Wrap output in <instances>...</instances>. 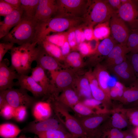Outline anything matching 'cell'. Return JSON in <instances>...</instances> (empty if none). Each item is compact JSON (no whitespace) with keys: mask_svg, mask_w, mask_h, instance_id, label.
<instances>
[{"mask_svg":"<svg viewBox=\"0 0 138 138\" xmlns=\"http://www.w3.org/2000/svg\"><path fill=\"white\" fill-rule=\"evenodd\" d=\"M40 22L34 18L23 17L20 22L2 39L19 45L34 43L38 40Z\"/></svg>","mask_w":138,"mask_h":138,"instance_id":"cell-1","label":"cell"},{"mask_svg":"<svg viewBox=\"0 0 138 138\" xmlns=\"http://www.w3.org/2000/svg\"><path fill=\"white\" fill-rule=\"evenodd\" d=\"M117 12L109 5L107 0H88L83 17L84 25L93 28L99 24L109 22Z\"/></svg>","mask_w":138,"mask_h":138,"instance_id":"cell-2","label":"cell"},{"mask_svg":"<svg viewBox=\"0 0 138 138\" xmlns=\"http://www.w3.org/2000/svg\"><path fill=\"white\" fill-rule=\"evenodd\" d=\"M83 24V18L82 17L55 16L41 23L38 42L44 39L51 32H62Z\"/></svg>","mask_w":138,"mask_h":138,"instance_id":"cell-3","label":"cell"},{"mask_svg":"<svg viewBox=\"0 0 138 138\" xmlns=\"http://www.w3.org/2000/svg\"><path fill=\"white\" fill-rule=\"evenodd\" d=\"M48 101L55 113L60 114L64 118V121L61 122L69 133L75 137L87 138L79 121L70 113L68 108L57 100L54 96L49 97Z\"/></svg>","mask_w":138,"mask_h":138,"instance_id":"cell-4","label":"cell"},{"mask_svg":"<svg viewBox=\"0 0 138 138\" xmlns=\"http://www.w3.org/2000/svg\"><path fill=\"white\" fill-rule=\"evenodd\" d=\"M56 16L83 18L88 0H57Z\"/></svg>","mask_w":138,"mask_h":138,"instance_id":"cell-5","label":"cell"},{"mask_svg":"<svg viewBox=\"0 0 138 138\" xmlns=\"http://www.w3.org/2000/svg\"><path fill=\"white\" fill-rule=\"evenodd\" d=\"M3 91L8 103L15 108L22 106L29 108L37 101V99L29 95L27 90L20 87Z\"/></svg>","mask_w":138,"mask_h":138,"instance_id":"cell-6","label":"cell"},{"mask_svg":"<svg viewBox=\"0 0 138 138\" xmlns=\"http://www.w3.org/2000/svg\"><path fill=\"white\" fill-rule=\"evenodd\" d=\"M117 13L132 30H138L137 0H129L128 3L122 5Z\"/></svg>","mask_w":138,"mask_h":138,"instance_id":"cell-7","label":"cell"},{"mask_svg":"<svg viewBox=\"0 0 138 138\" xmlns=\"http://www.w3.org/2000/svg\"><path fill=\"white\" fill-rule=\"evenodd\" d=\"M109 25L112 38L119 44L126 45L130 35L129 30L125 23L119 16L117 12L111 17Z\"/></svg>","mask_w":138,"mask_h":138,"instance_id":"cell-8","label":"cell"},{"mask_svg":"<svg viewBox=\"0 0 138 138\" xmlns=\"http://www.w3.org/2000/svg\"><path fill=\"white\" fill-rule=\"evenodd\" d=\"M124 85H130L137 79L129 60L108 68Z\"/></svg>","mask_w":138,"mask_h":138,"instance_id":"cell-9","label":"cell"},{"mask_svg":"<svg viewBox=\"0 0 138 138\" xmlns=\"http://www.w3.org/2000/svg\"><path fill=\"white\" fill-rule=\"evenodd\" d=\"M62 123L59 119L50 118L43 121L33 122L25 128L23 131L36 135L41 133L53 130L66 131Z\"/></svg>","mask_w":138,"mask_h":138,"instance_id":"cell-10","label":"cell"},{"mask_svg":"<svg viewBox=\"0 0 138 138\" xmlns=\"http://www.w3.org/2000/svg\"><path fill=\"white\" fill-rule=\"evenodd\" d=\"M8 60L3 59L0 62V91L11 88L15 85L14 80L17 79L19 74L10 66H8Z\"/></svg>","mask_w":138,"mask_h":138,"instance_id":"cell-11","label":"cell"},{"mask_svg":"<svg viewBox=\"0 0 138 138\" xmlns=\"http://www.w3.org/2000/svg\"><path fill=\"white\" fill-rule=\"evenodd\" d=\"M36 43L22 45L21 63L24 74L31 71L32 62L36 61L39 51Z\"/></svg>","mask_w":138,"mask_h":138,"instance_id":"cell-12","label":"cell"},{"mask_svg":"<svg viewBox=\"0 0 138 138\" xmlns=\"http://www.w3.org/2000/svg\"><path fill=\"white\" fill-rule=\"evenodd\" d=\"M57 10L56 0H39L34 18L39 22L46 21L55 15Z\"/></svg>","mask_w":138,"mask_h":138,"instance_id":"cell-13","label":"cell"},{"mask_svg":"<svg viewBox=\"0 0 138 138\" xmlns=\"http://www.w3.org/2000/svg\"><path fill=\"white\" fill-rule=\"evenodd\" d=\"M45 70L41 67L37 65L32 69L30 76L43 88L45 96L49 97L56 94V93L55 88L47 77Z\"/></svg>","mask_w":138,"mask_h":138,"instance_id":"cell-14","label":"cell"},{"mask_svg":"<svg viewBox=\"0 0 138 138\" xmlns=\"http://www.w3.org/2000/svg\"><path fill=\"white\" fill-rule=\"evenodd\" d=\"M17 84L20 88L30 92L37 99L45 96L44 91L31 76L19 74Z\"/></svg>","mask_w":138,"mask_h":138,"instance_id":"cell-15","label":"cell"},{"mask_svg":"<svg viewBox=\"0 0 138 138\" xmlns=\"http://www.w3.org/2000/svg\"><path fill=\"white\" fill-rule=\"evenodd\" d=\"M23 17V11L21 8L16 9L5 17L0 22V38L2 39L10 31L20 22Z\"/></svg>","mask_w":138,"mask_h":138,"instance_id":"cell-16","label":"cell"},{"mask_svg":"<svg viewBox=\"0 0 138 138\" xmlns=\"http://www.w3.org/2000/svg\"><path fill=\"white\" fill-rule=\"evenodd\" d=\"M37 45L39 51L36 61L37 65L50 72L58 71L60 66L59 61L49 54L41 46Z\"/></svg>","mask_w":138,"mask_h":138,"instance_id":"cell-17","label":"cell"},{"mask_svg":"<svg viewBox=\"0 0 138 138\" xmlns=\"http://www.w3.org/2000/svg\"><path fill=\"white\" fill-rule=\"evenodd\" d=\"M52 84L57 93L59 90L68 88L73 81L72 74L68 71H57L50 72Z\"/></svg>","mask_w":138,"mask_h":138,"instance_id":"cell-18","label":"cell"},{"mask_svg":"<svg viewBox=\"0 0 138 138\" xmlns=\"http://www.w3.org/2000/svg\"><path fill=\"white\" fill-rule=\"evenodd\" d=\"M98 81L99 87L108 97H110L109 85L112 77L104 65H99L93 72Z\"/></svg>","mask_w":138,"mask_h":138,"instance_id":"cell-19","label":"cell"},{"mask_svg":"<svg viewBox=\"0 0 138 138\" xmlns=\"http://www.w3.org/2000/svg\"><path fill=\"white\" fill-rule=\"evenodd\" d=\"M52 109L50 103L37 101L33 105L32 113L35 122L43 121L50 118Z\"/></svg>","mask_w":138,"mask_h":138,"instance_id":"cell-20","label":"cell"},{"mask_svg":"<svg viewBox=\"0 0 138 138\" xmlns=\"http://www.w3.org/2000/svg\"><path fill=\"white\" fill-rule=\"evenodd\" d=\"M116 41L112 38H105L99 42L95 52L91 55L92 59L106 58L116 44Z\"/></svg>","mask_w":138,"mask_h":138,"instance_id":"cell-21","label":"cell"},{"mask_svg":"<svg viewBox=\"0 0 138 138\" xmlns=\"http://www.w3.org/2000/svg\"><path fill=\"white\" fill-rule=\"evenodd\" d=\"M55 97L57 100L68 109H72L74 106L80 102L79 96L76 91L69 88L64 90L59 96Z\"/></svg>","mask_w":138,"mask_h":138,"instance_id":"cell-22","label":"cell"},{"mask_svg":"<svg viewBox=\"0 0 138 138\" xmlns=\"http://www.w3.org/2000/svg\"><path fill=\"white\" fill-rule=\"evenodd\" d=\"M37 44L39 45L50 55L59 61L64 59L60 47L51 42L45 39L39 41Z\"/></svg>","mask_w":138,"mask_h":138,"instance_id":"cell-23","label":"cell"},{"mask_svg":"<svg viewBox=\"0 0 138 138\" xmlns=\"http://www.w3.org/2000/svg\"><path fill=\"white\" fill-rule=\"evenodd\" d=\"M22 45L14 46L11 50V67L19 75L24 74L21 63Z\"/></svg>","mask_w":138,"mask_h":138,"instance_id":"cell-24","label":"cell"},{"mask_svg":"<svg viewBox=\"0 0 138 138\" xmlns=\"http://www.w3.org/2000/svg\"><path fill=\"white\" fill-rule=\"evenodd\" d=\"M23 17L33 18L36 14L39 0H21Z\"/></svg>","mask_w":138,"mask_h":138,"instance_id":"cell-25","label":"cell"},{"mask_svg":"<svg viewBox=\"0 0 138 138\" xmlns=\"http://www.w3.org/2000/svg\"><path fill=\"white\" fill-rule=\"evenodd\" d=\"M22 131L18 126L10 123H5L0 125V135L3 138L16 137Z\"/></svg>","mask_w":138,"mask_h":138,"instance_id":"cell-26","label":"cell"},{"mask_svg":"<svg viewBox=\"0 0 138 138\" xmlns=\"http://www.w3.org/2000/svg\"><path fill=\"white\" fill-rule=\"evenodd\" d=\"M77 84L75 91L78 96L86 99L91 98L92 96L90 83L85 76L80 78Z\"/></svg>","mask_w":138,"mask_h":138,"instance_id":"cell-27","label":"cell"},{"mask_svg":"<svg viewBox=\"0 0 138 138\" xmlns=\"http://www.w3.org/2000/svg\"><path fill=\"white\" fill-rule=\"evenodd\" d=\"M130 86L129 88H125L122 98L129 102H135L138 100V79Z\"/></svg>","mask_w":138,"mask_h":138,"instance_id":"cell-28","label":"cell"},{"mask_svg":"<svg viewBox=\"0 0 138 138\" xmlns=\"http://www.w3.org/2000/svg\"><path fill=\"white\" fill-rule=\"evenodd\" d=\"M111 32L109 22L99 24L94 28V33L95 39L103 40L109 37Z\"/></svg>","mask_w":138,"mask_h":138,"instance_id":"cell-29","label":"cell"},{"mask_svg":"<svg viewBox=\"0 0 138 138\" xmlns=\"http://www.w3.org/2000/svg\"><path fill=\"white\" fill-rule=\"evenodd\" d=\"M39 138H72L73 136L69 132L60 130H53L37 134Z\"/></svg>","mask_w":138,"mask_h":138,"instance_id":"cell-30","label":"cell"},{"mask_svg":"<svg viewBox=\"0 0 138 138\" xmlns=\"http://www.w3.org/2000/svg\"><path fill=\"white\" fill-rule=\"evenodd\" d=\"M129 51L126 46L118 44H116L106 57V63L124 54H126Z\"/></svg>","mask_w":138,"mask_h":138,"instance_id":"cell-31","label":"cell"},{"mask_svg":"<svg viewBox=\"0 0 138 138\" xmlns=\"http://www.w3.org/2000/svg\"><path fill=\"white\" fill-rule=\"evenodd\" d=\"M78 118L86 117L94 113L92 109L84 104L82 102H79L72 109Z\"/></svg>","mask_w":138,"mask_h":138,"instance_id":"cell-32","label":"cell"},{"mask_svg":"<svg viewBox=\"0 0 138 138\" xmlns=\"http://www.w3.org/2000/svg\"><path fill=\"white\" fill-rule=\"evenodd\" d=\"M132 31L129 36L126 46L132 54L138 53V30Z\"/></svg>","mask_w":138,"mask_h":138,"instance_id":"cell-33","label":"cell"},{"mask_svg":"<svg viewBox=\"0 0 138 138\" xmlns=\"http://www.w3.org/2000/svg\"><path fill=\"white\" fill-rule=\"evenodd\" d=\"M44 39H45L58 47H61L67 40V32L58 33L56 34L49 35Z\"/></svg>","mask_w":138,"mask_h":138,"instance_id":"cell-34","label":"cell"},{"mask_svg":"<svg viewBox=\"0 0 138 138\" xmlns=\"http://www.w3.org/2000/svg\"><path fill=\"white\" fill-rule=\"evenodd\" d=\"M66 60L69 65L74 67H80L82 64L80 54L76 52L70 53L66 56Z\"/></svg>","mask_w":138,"mask_h":138,"instance_id":"cell-35","label":"cell"},{"mask_svg":"<svg viewBox=\"0 0 138 138\" xmlns=\"http://www.w3.org/2000/svg\"><path fill=\"white\" fill-rule=\"evenodd\" d=\"M97 48L93 47L90 42H84L78 44V49L83 56L91 55L95 51Z\"/></svg>","mask_w":138,"mask_h":138,"instance_id":"cell-36","label":"cell"},{"mask_svg":"<svg viewBox=\"0 0 138 138\" xmlns=\"http://www.w3.org/2000/svg\"><path fill=\"white\" fill-rule=\"evenodd\" d=\"M89 83L92 96L94 98L102 102L108 97L104 92L99 86Z\"/></svg>","mask_w":138,"mask_h":138,"instance_id":"cell-37","label":"cell"},{"mask_svg":"<svg viewBox=\"0 0 138 138\" xmlns=\"http://www.w3.org/2000/svg\"><path fill=\"white\" fill-rule=\"evenodd\" d=\"M17 9L12 6L5 0H0V15L5 17Z\"/></svg>","mask_w":138,"mask_h":138,"instance_id":"cell-38","label":"cell"},{"mask_svg":"<svg viewBox=\"0 0 138 138\" xmlns=\"http://www.w3.org/2000/svg\"><path fill=\"white\" fill-rule=\"evenodd\" d=\"M15 108L8 103L0 109V115L6 120L13 118Z\"/></svg>","mask_w":138,"mask_h":138,"instance_id":"cell-39","label":"cell"},{"mask_svg":"<svg viewBox=\"0 0 138 138\" xmlns=\"http://www.w3.org/2000/svg\"><path fill=\"white\" fill-rule=\"evenodd\" d=\"M27 108L26 107L23 106L15 108L13 118L18 122L24 120L27 114Z\"/></svg>","mask_w":138,"mask_h":138,"instance_id":"cell-40","label":"cell"},{"mask_svg":"<svg viewBox=\"0 0 138 138\" xmlns=\"http://www.w3.org/2000/svg\"><path fill=\"white\" fill-rule=\"evenodd\" d=\"M112 124L114 127L123 128L127 125L126 121L119 113H115L112 117Z\"/></svg>","mask_w":138,"mask_h":138,"instance_id":"cell-41","label":"cell"},{"mask_svg":"<svg viewBox=\"0 0 138 138\" xmlns=\"http://www.w3.org/2000/svg\"><path fill=\"white\" fill-rule=\"evenodd\" d=\"M75 27L68 30L67 32V39L71 48L73 49H78V44L77 42L75 36Z\"/></svg>","mask_w":138,"mask_h":138,"instance_id":"cell-42","label":"cell"},{"mask_svg":"<svg viewBox=\"0 0 138 138\" xmlns=\"http://www.w3.org/2000/svg\"><path fill=\"white\" fill-rule=\"evenodd\" d=\"M13 43L4 42L0 43V62L3 59L6 53L11 50L14 46Z\"/></svg>","mask_w":138,"mask_h":138,"instance_id":"cell-43","label":"cell"},{"mask_svg":"<svg viewBox=\"0 0 138 138\" xmlns=\"http://www.w3.org/2000/svg\"><path fill=\"white\" fill-rule=\"evenodd\" d=\"M84 24L75 28V32L76 40L77 44L84 42L85 39L83 30Z\"/></svg>","mask_w":138,"mask_h":138,"instance_id":"cell-44","label":"cell"},{"mask_svg":"<svg viewBox=\"0 0 138 138\" xmlns=\"http://www.w3.org/2000/svg\"><path fill=\"white\" fill-rule=\"evenodd\" d=\"M83 30L85 40L88 41L96 40L94 35L93 28L85 26L84 24Z\"/></svg>","mask_w":138,"mask_h":138,"instance_id":"cell-45","label":"cell"},{"mask_svg":"<svg viewBox=\"0 0 138 138\" xmlns=\"http://www.w3.org/2000/svg\"><path fill=\"white\" fill-rule=\"evenodd\" d=\"M132 54L129 60L133 67L135 76L138 79V53Z\"/></svg>","mask_w":138,"mask_h":138,"instance_id":"cell-46","label":"cell"},{"mask_svg":"<svg viewBox=\"0 0 138 138\" xmlns=\"http://www.w3.org/2000/svg\"><path fill=\"white\" fill-rule=\"evenodd\" d=\"M82 102L85 105L92 109L96 108L102 103V102L92 98L86 99Z\"/></svg>","mask_w":138,"mask_h":138,"instance_id":"cell-47","label":"cell"},{"mask_svg":"<svg viewBox=\"0 0 138 138\" xmlns=\"http://www.w3.org/2000/svg\"><path fill=\"white\" fill-rule=\"evenodd\" d=\"M107 1L109 5L117 11L122 5L121 0H107Z\"/></svg>","mask_w":138,"mask_h":138,"instance_id":"cell-48","label":"cell"},{"mask_svg":"<svg viewBox=\"0 0 138 138\" xmlns=\"http://www.w3.org/2000/svg\"><path fill=\"white\" fill-rule=\"evenodd\" d=\"M85 76L88 80L89 83L96 86H99L97 80L93 72H87L86 73Z\"/></svg>","mask_w":138,"mask_h":138,"instance_id":"cell-49","label":"cell"},{"mask_svg":"<svg viewBox=\"0 0 138 138\" xmlns=\"http://www.w3.org/2000/svg\"><path fill=\"white\" fill-rule=\"evenodd\" d=\"M60 48L62 55L64 57L70 53L71 48L67 40Z\"/></svg>","mask_w":138,"mask_h":138,"instance_id":"cell-50","label":"cell"},{"mask_svg":"<svg viewBox=\"0 0 138 138\" xmlns=\"http://www.w3.org/2000/svg\"><path fill=\"white\" fill-rule=\"evenodd\" d=\"M5 1L17 9L21 8V0H5Z\"/></svg>","mask_w":138,"mask_h":138,"instance_id":"cell-51","label":"cell"},{"mask_svg":"<svg viewBox=\"0 0 138 138\" xmlns=\"http://www.w3.org/2000/svg\"><path fill=\"white\" fill-rule=\"evenodd\" d=\"M8 103L3 91H0V109Z\"/></svg>","mask_w":138,"mask_h":138,"instance_id":"cell-52","label":"cell"},{"mask_svg":"<svg viewBox=\"0 0 138 138\" xmlns=\"http://www.w3.org/2000/svg\"><path fill=\"white\" fill-rule=\"evenodd\" d=\"M110 95L113 98L119 97L117 90L114 86L111 87L110 90Z\"/></svg>","mask_w":138,"mask_h":138,"instance_id":"cell-53","label":"cell"},{"mask_svg":"<svg viewBox=\"0 0 138 138\" xmlns=\"http://www.w3.org/2000/svg\"><path fill=\"white\" fill-rule=\"evenodd\" d=\"M130 119L134 118H138V109L133 110L130 114Z\"/></svg>","mask_w":138,"mask_h":138,"instance_id":"cell-54","label":"cell"},{"mask_svg":"<svg viewBox=\"0 0 138 138\" xmlns=\"http://www.w3.org/2000/svg\"><path fill=\"white\" fill-rule=\"evenodd\" d=\"M132 123L134 125L138 126V118H134L131 119Z\"/></svg>","mask_w":138,"mask_h":138,"instance_id":"cell-55","label":"cell"},{"mask_svg":"<svg viewBox=\"0 0 138 138\" xmlns=\"http://www.w3.org/2000/svg\"><path fill=\"white\" fill-rule=\"evenodd\" d=\"M133 133L134 135L138 137V126L136 127L134 130Z\"/></svg>","mask_w":138,"mask_h":138,"instance_id":"cell-56","label":"cell"},{"mask_svg":"<svg viewBox=\"0 0 138 138\" xmlns=\"http://www.w3.org/2000/svg\"><path fill=\"white\" fill-rule=\"evenodd\" d=\"M124 138H134V137L131 134H127Z\"/></svg>","mask_w":138,"mask_h":138,"instance_id":"cell-57","label":"cell"},{"mask_svg":"<svg viewBox=\"0 0 138 138\" xmlns=\"http://www.w3.org/2000/svg\"><path fill=\"white\" fill-rule=\"evenodd\" d=\"M129 0H121V5H123L128 3Z\"/></svg>","mask_w":138,"mask_h":138,"instance_id":"cell-58","label":"cell"},{"mask_svg":"<svg viewBox=\"0 0 138 138\" xmlns=\"http://www.w3.org/2000/svg\"><path fill=\"white\" fill-rule=\"evenodd\" d=\"M25 138H39L37 136H35L34 137H27L25 136Z\"/></svg>","mask_w":138,"mask_h":138,"instance_id":"cell-59","label":"cell"},{"mask_svg":"<svg viewBox=\"0 0 138 138\" xmlns=\"http://www.w3.org/2000/svg\"><path fill=\"white\" fill-rule=\"evenodd\" d=\"M136 104H138V100L135 102Z\"/></svg>","mask_w":138,"mask_h":138,"instance_id":"cell-60","label":"cell"},{"mask_svg":"<svg viewBox=\"0 0 138 138\" xmlns=\"http://www.w3.org/2000/svg\"><path fill=\"white\" fill-rule=\"evenodd\" d=\"M72 138H79L73 137Z\"/></svg>","mask_w":138,"mask_h":138,"instance_id":"cell-61","label":"cell"},{"mask_svg":"<svg viewBox=\"0 0 138 138\" xmlns=\"http://www.w3.org/2000/svg\"></svg>","mask_w":138,"mask_h":138,"instance_id":"cell-62","label":"cell"},{"mask_svg":"<svg viewBox=\"0 0 138 138\" xmlns=\"http://www.w3.org/2000/svg\"><path fill=\"white\" fill-rule=\"evenodd\" d=\"M137 138H138V137H137Z\"/></svg>","mask_w":138,"mask_h":138,"instance_id":"cell-63","label":"cell"},{"mask_svg":"<svg viewBox=\"0 0 138 138\" xmlns=\"http://www.w3.org/2000/svg\"><path fill=\"white\" fill-rule=\"evenodd\" d=\"M137 1H138V0H137Z\"/></svg>","mask_w":138,"mask_h":138,"instance_id":"cell-64","label":"cell"}]
</instances>
